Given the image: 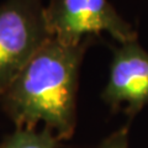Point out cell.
<instances>
[{
    "mask_svg": "<svg viewBox=\"0 0 148 148\" xmlns=\"http://www.w3.org/2000/svg\"><path fill=\"white\" fill-rule=\"evenodd\" d=\"M104 100L111 108L135 115L148 104V52L136 41L115 51Z\"/></svg>",
    "mask_w": 148,
    "mask_h": 148,
    "instance_id": "cell-4",
    "label": "cell"
},
{
    "mask_svg": "<svg viewBox=\"0 0 148 148\" xmlns=\"http://www.w3.org/2000/svg\"><path fill=\"white\" fill-rule=\"evenodd\" d=\"M51 37L41 0H5L0 5V100Z\"/></svg>",
    "mask_w": 148,
    "mask_h": 148,
    "instance_id": "cell-2",
    "label": "cell"
},
{
    "mask_svg": "<svg viewBox=\"0 0 148 148\" xmlns=\"http://www.w3.org/2000/svg\"><path fill=\"white\" fill-rule=\"evenodd\" d=\"M100 148H128V140H127V130L122 128L120 131L115 132L109 138L103 142Z\"/></svg>",
    "mask_w": 148,
    "mask_h": 148,
    "instance_id": "cell-6",
    "label": "cell"
},
{
    "mask_svg": "<svg viewBox=\"0 0 148 148\" xmlns=\"http://www.w3.org/2000/svg\"><path fill=\"white\" fill-rule=\"evenodd\" d=\"M46 17L52 37L68 46L79 45L103 32L121 45L137 40L136 31L109 0H51Z\"/></svg>",
    "mask_w": 148,
    "mask_h": 148,
    "instance_id": "cell-3",
    "label": "cell"
},
{
    "mask_svg": "<svg viewBox=\"0 0 148 148\" xmlns=\"http://www.w3.org/2000/svg\"><path fill=\"white\" fill-rule=\"evenodd\" d=\"M59 138L47 127L41 131L36 128H17L0 143V148H58Z\"/></svg>",
    "mask_w": 148,
    "mask_h": 148,
    "instance_id": "cell-5",
    "label": "cell"
},
{
    "mask_svg": "<svg viewBox=\"0 0 148 148\" xmlns=\"http://www.w3.org/2000/svg\"><path fill=\"white\" fill-rule=\"evenodd\" d=\"M89 42L68 46L51 37L34 54L1 98L17 128L42 122L59 140L73 136L79 68Z\"/></svg>",
    "mask_w": 148,
    "mask_h": 148,
    "instance_id": "cell-1",
    "label": "cell"
}]
</instances>
